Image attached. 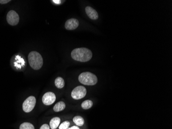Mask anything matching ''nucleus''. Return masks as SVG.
Listing matches in <instances>:
<instances>
[{
  "label": "nucleus",
  "mask_w": 172,
  "mask_h": 129,
  "mask_svg": "<svg viewBox=\"0 0 172 129\" xmlns=\"http://www.w3.org/2000/svg\"><path fill=\"white\" fill-rule=\"evenodd\" d=\"M71 57L73 60L78 62H87L91 60L92 53L87 48H76L72 51Z\"/></svg>",
  "instance_id": "nucleus-1"
},
{
  "label": "nucleus",
  "mask_w": 172,
  "mask_h": 129,
  "mask_svg": "<svg viewBox=\"0 0 172 129\" xmlns=\"http://www.w3.org/2000/svg\"><path fill=\"white\" fill-rule=\"evenodd\" d=\"M28 62L30 67L34 70H39L43 65V58L41 54L36 51L30 52L28 56Z\"/></svg>",
  "instance_id": "nucleus-2"
},
{
  "label": "nucleus",
  "mask_w": 172,
  "mask_h": 129,
  "mask_svg": "<svg viewBox=\"0 0 172 129\" xmlns=\"http://www.w3.org/2000/svg\"><path fill=\"white\" fill-rule=\"evenodd\" d=\"M78 80L80 83L86 85H94L97 82V76L89 72L81 73L78 77Z\"/></svg>",
  "instance_id": "nucleus-3"
},
{
  "label": "nucleus",
  "mask_w": 172,
  "mask_h": 129,
  "mask_svg": "<svg viewBox=\"0 0 172 129\" xmlns=\"http://www.w3.org/2000/svg\"><path fill=\"white\" fill-rule=\"evenodd\" d=\"M36 103V98L30 96L24 101L23 103V110L25 113H30L34 109Z\"/></svg>",
  "instance_id": "nucleus-4"
},
{
  "label": "nucleus",
  "mask_w": 172,
  "mask_h": 129,
  "mask_svg": "<svg viewBox=\"0 0 172 129\" xmlns=\"http://www.w3.org/2000/svg\"><path fill=\"white\" fill-rule=\"evenodd\" d=\"M87 94V90L83 86H78L72 90L71 93L72 97L74 99L79 100L85 97Z\"/></svg>",
  "instance_id": "nucleus-5"
},
{
  "label": "nucleus",
  "mask_w": 172,
  "mask_h": 129,
  "mask_svg": "<svg viewBox=\"0 0 172 129\" xmlns=\"http://www.w3.org/2000/svg\"><path fill=\"white\" fill-rule=\"evenodd\" d=\"M6 19L8 24L11 26H15L18 24L20 19L18 14L15 11L12 10L8 12L6 17Z\"/></svg>",
  "instance_id": "nucleus-6"
},
{
  "label": "nucleus",
  "mask_w": 172,
  "mask_h": 129,
  "mask_svg": "<svg viewBox=\"0 0 172 129\" xmlns=\"http://www.w3.org/2000/svg\"><path fill=\"white\" fill-rule=\"evenodd\" d=\"M55 95L52 92L46 93L42 97V102L44 105H52L55 102Z\"/></svg>",
  "instance_id": "nucleus-7"
},
{
  "label": "nucleus",
  "mask_w": 172,
  "mask_h": 129,
  "mask_svg": "<svg viewBox=\"0 0 172 129\" xmlns=\"http://www.w3.org/2000/svg\"><path fill=\"white\" fill-rule=\"evenodd\" d=\"M79 26V22L76 19L71 18L67 20L65 23V28L67 30H75Z\"/></svg>",
  "instance_id": "nucleus-8"
},
{
  "label": "nucleus",
  "mask_w": 172,
  "mask_h": 129,
  "mask_svg": "<svg viewBox=\"0 0 172 129\" xmlns=\"http://www.w3.org/2000/svg\"><path fill=\"white\" fill-rule=\"evenodd\" d=\"M85 10L87 15L91 19L97 20L99 18V15L97 12L90 6H87L86 7Z\"/></svg>",
  "instance_id": "nucleus-9"
},
{
  "label": "nucleus",
  "mask_w": 172,
  "mask_h": 129,
  "mask_svg": "<svg viewBox=\"0 0 172 129\" xmlns=\"http://www.w3.org/2000/svg\"><path fill=\"white\" fill-rule=\"evenodd\" d=\"M60 119L59 117H54L49 122V127L51 129H56L60 125Z\"/></svg>",
  "instance_id": "nucleus-10"
},
{
  "label": "nucleus",
  "mask_w": 172,
  "mask_h": 129,
  "mask_svg": "<svg viewBox=\"0 0 172 129\" xmlns=\"http://www.w3.org/2000/svg\"><path fill=\"white\" fill-rule=\"evenodd\" d=\"M65 108V104L62 101L58 102L54 106L53 109L56 112L62 111Z\"/></svg>",
  "instance_id": "nucleus-11"
},
{
  "label": "nucleus",
  "mask_w": 172,
  "mask_h": 129,
  "mask_svg": "<svg viewBox=\"0 0 172 129\" xmlns=\"http://www.w3.org/2000/svg\"><path fill=\"white\" fill-rule=\"evenodd\" d=\"M73 122L75 123V125L78 126H82L84 125L85 121L83 117L80 116H76L73 118Z\"/></svg>",
  "instance_id": "nucleus-12"
},
{
  "label": "nucleus",
  "mask_w": 172,
  "mask_h": 129,
  "mask_svg": "<svg viewBox=\"0 0 172 129\" xmlns=\"http://www.w3.org/2000/svg\"><path fill=\"white\" fill-rule=\"evenodd\" d=\"M55 85L58 88H62L65 86L64 79L62 77H57L55 81Z\"/></svg>",
  "instance_id": "nucleus-13"
},
{
  "label": "nucleus",
  "mask_w": 172,
  "mask_h": 129,
  "mask_svg": "<svg viewBox=\"0 0 172 129\" xmlns=\"http://www.w3.org/2000/svg\"><path fill=\"white\" fill-rule=\"evenodd\" d=\"M93 105V102L89 100H85L81 104V107L84 109H90Z\"/></svg>",
  "instance_id": "nucleus-14"
},
{
  "label": "nucleus",
  "mask_w": 172,
  "mask_h": 129,
  "mask_svg": "<svg viewBox=\"0 0 172 129\" xmlns=\"http://www.w3.org/2000/svg\"><path fill=\"white\" fill-rule=\"evenodd\" d=\"M20 129H35V127L32 123L26 122L20 125Z\"/></svg>",
  "instance_id": "nucleus-15"
},
{
  "label": "nucleus",
  "mask_w": 172,
  "mask_h": 129,
  "mask_svg": "<svg viewBox=\"0 0 172 129\" xmlns=\"http://www.w3.org/2000/svg\"><path fill=\"white\" fill-rule=\"evenodd\" d=\"M70 125L69 121H65L60 125L59 127L60 129H67Z\"/></svg>",
  "instance_id": "nucleus-16"
},
{
  "label": "nucleus",
  "mask_w": 172,
  "mask_h": 129,
  "mask_svg": "<svg viewBox=\"0 0 172 129\" xmlns=\"http://www.w3.org/2000/svg\"><path fill=\"white\" fill-rule=\"evenodd\" d=\"M40 129H50V128H49V125H48V124H44L41 125Z\"/></svg>",
  "instance_id": "nucleus-17"
},
{
  "label": "nucleus",
  "mask_w": 172,
  "mask_h": 129,
  "mask_svg": "<svg viewBox=\"0 0 172 129\" xmlns=\"http://www.w3.org/2000/svg\"><path fill=\"white\" fill-rule=\"evenodd\" d=\"M10 0H0V4H5L10 2Z\"/></svg>",
  "instance_id": "nucleus-18"
},
{
  "label": "nucleus",
  "mask_w": 172,
  "mask_h": 129,
  "mask_svg": "<svg viewBox=\"0 0 172 129\" xmlns=\"http://www.w3.org/2000/svg\"><path fill=\"white\" fill-rule=\"evenodd\" d=\"M68 129H80L78 126H73L70 128H68Z\"/></svg>",
  "instance_id": "nucleus-19"
},
{
  "label": "nucleus",
  "mask_w": 172,
  "mask_h": 129,
  "mask_svg": "<svg viewBox=\"0 0 172 129\" xmlns=\"http://www.w3.org/2000/svg\"><path fill=\"white\" fill-rule=\"evenodd\" d=\"M53 2L54 3H56V4H60L61 1H56V0H54V1H53Z\"/></svg>",
  "instance_id": "nucleus-20"
},
{
  "label": "nucleus",
  "mask_w": 172,
  "mask_h": 129,
  "mask_svg": "<svg viewBox=\"0 0 172 129\" xmlns=\"http://www.w3.org/2000/svg\"></svg>",
  "instance_id": "nucleus-21"
}]
</instances>
